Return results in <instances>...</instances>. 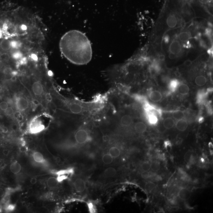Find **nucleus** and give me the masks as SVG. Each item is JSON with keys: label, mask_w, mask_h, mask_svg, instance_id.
Segmentation results:
<instances>
[{"label": "nucleus", "mask_w": 213, "mask_h": 213, "mask_svg": "<svg viewBox=\"0 0 213 213\" xmlns=\"http://www.w3.org/2000/svg\"><path fill=\"white\" fill-rule=\"evenodd\" d=\"M171 144L170 142L167 140V141H165L164 142V147L166 148H167L168 147H171Z\"/></svg>", "instance_id": "nucleus-40"}, {"label": "nucleus", "mask_w": 213, "mask_h": 213, "mask_svg": "<svg viewBox=\"0 0 213 213\" xmlns=\"http://www.w3.org/2000/svg\"><path fill=\"white\" fill-rule=\"evenodd\" d=\"M14 117L16 119H17L18 121H22L23 120V116L22 115L21 112L19 111H17L14 113Z\"/></svg>", "instance_id": "nucleus-31"}, {"label": "nucleus", "mask_w": 213, "mask_h": 213, "mask_svg": "<svg viewBox=\"0 0 213 213\" xmlns=\"http://www.w3.org/2000/svg\"><path fill=\"white\" fill-rule=\"evenodd\" d=\"M10 168L12 173L13 174H17L20 172L22 170V166L19 163L15 162L11 164Z\"/></svg>", "instance_id": "nucleus-18"}, {"label": "nucleus", "mask_w": 213, "mask_h": 213, "mask_svg": "<svg viewBox=\"0 0 213 213\" xmlns=\"http://www.w3.org/2000/svg\"><path fill=\"white\" fill-rule=\"evenodd\" d=\"M141 177L144 179H147L150 177V172L147 171H144L141 174Z\"/></svg>", "instance_id": "nucleus-34"}, {"label": "nucleus", "mask_w": 213, "mask_h": 213, "mask_svg": "<svg viewBox=\"0 0 213 213\" xmlns=\"http://www.w3.org/2000/svg\"><path fill=\"white\" fill-rule=\"evenodd\" d=\"M180 84L179 81L176 79L171 80L168 84V89L170 92L172 93L175 92L177 89Z\"/></svg>", "instance_id": "nucleus-16"}, {"label": "nucleus", "mask_w": 213, "mask_h": 213, "mask_svg": "<svg viewBox=\"0 0 213 213\" xmlns=\"http://www.w3.org/2000/svg\"><path fill=\"white\" fill-rule=\"evenodd\" d=\"M207 79L204 76L200 75L196 77L195 79V83L197 86H202L207 83Z\"/></svg>", "instance_id": "nucleus-23"}, {"label": "nucleus", "mask_w": 213, "mask_h": 213, "mask_svg": "<svg viewBox=\"0 0 213 213\" xmlns=\"http://www.w3.org/2000/svg\"><path fill=\"white\" fill-rule=\"evenodd\" d=\"M74 138L77 143L82 144L85 143L88 140V133L86 130H79L75 133Z\"/></svg>", "instance_id": "nucleus-3"}, {"label": "nucleus", "mask_w": 213, "mask_h": 213, "mask_svg": "<svg viewBox=\"0 0 213 213\" xmlns=\"http://www.w3.org/2000/svg\"><path fill=\"white\" fill-rule=\"evenodd\" d=\"M176 127L178 130L184 132L188 128V122L186 120L183 119L178 120L176 124Z\"/></svg>", "instance_id": "nucleus-12"}, {"label": "nucleus", "mask_w": 213, "mask_h": 213, "mask_svg": "<svg viewBox=\"0 0 213 213\" xmlns=\"http://www.w3.org/2000/svg\"><path fill=\"white\" fill-rule=\"evenodd\" d=\"M195 3L206 9H211L212 7L213 0H193Z\"/></svg>", "instance_id": "nucleus-14"}, {"label": "nucleus", "mask_w": 213, "mask_h": 213, "mask_svg": "<svg viewBox=\"0 0 213 213\" xmlns=\"http://www.w3.org/2000/svg\"><path fill=\"white\" fill-rule=\"evenodd\" d=\"M148 96L152 101L155 102L160 101L162 98V94L159 91H156L150 92L148 94Z\"/></svg>", "instance_id": "nucleus-11"}, {"label": "nucleus", "mask_w": 213, "mask_h": 213, "mask_svg": "<svg viewBox=\"0 0 213 213\" xmlns=\"http://www.w3.org/2000/svg\"><path fill=\"white\" fill-rule=\"evenodd\" d=\"M168 56H169V58L171 59H174L177 57L176 55L171 53H169V55Z\"/></svg>", "instance_id": "nucleus-41"}, {"label": "nucleus", "mask_w": 213, "mask_h": 213, "mask_svg": "<svg viewBox=\"0 0 213 213\" xmlns=\"http://www.w3.org/2000/svg\"><path fill=\"white\" fill-rule=\"evenodd\" d=\"M104 174L106 177H113L116 174L117 171L115 168L113 167H109L105 170Z\"/></svg>", "instance_id": "nucleus-24"}, {"label": "nucleus", "mask_w": 213, "mask_h": 213, "mask_svg": "<svg viewBox=\"0 0 213 213\" xmlns=\"http://www.w3.org/2000/svg\"><path fill=\"white\" fill-rule=\"evenodd\" d=\"M102 160L105 164H110L113 162V158L109 154H106L103 155Z\"/></svg>", "instance_id": "nucleus-28"}, {"label": "nucleus", "mask_w": 213, "mask_h": 213, "mask_svg": "<svg viewBox=\"0 0 213 213\" xmlns=\"http://www.w3.org/2000/svg\"><path fill=\"white\" fill-rule=\"evenodd\" d=\"M33 158L34 161L37 163L42 164L45 161L44 155L39 152H37L34 153Z\"/></svg>", "instance_id": "nucleus-19"}, {"label": "nucleus", "mask_w": 213, "mask_h": 213, "mask_svg": "<svg viewBox=\"0 0 213 213\" xmlns=\"http://www.w3.org/2000/svg\"><path fill=\"white\" fill-rule=\"evenodd\" d=\"M73 184L76 191L78 192H82L86 188L85 181L82 179L77 178L74 181Z\"/></svg>", "instance_id": "nucleus-8"}, {"label": "nucleus", "mask_w": 213, "mask_h": 213, "mask_svg": "<svg viewBox=\"0 0 213 213\" xmlns=\"http://www.w3.org/2000/svg\"><path fill=\"white\" fill-rule=\"evenodd\" d=\"M178 173L179 175H180L181 178L185 176L186 175L187 173L182 168H180L178 169Z\"/></svg>", "instance_id": "nucleus-37"}, {"label": "nucleus", "mask_w": 213, "mask_h": 213, "mask_svg": "<svg viewBox=\"0 0 213 213\" xmlns=\"http://www.w3.org/2000/svg\"><path fill=\"white\" fill-rule=\"evenodd\" d=\"M204 121V119L203 118H202V117H201V118H200L199 119V122L200 123H202L203 122V121Z\"/></svg>", "instance_id": "nucleus-51"}, {"label": "nucleus", "mask_w": 213, "mask_h": 213, "mask_svg": "<svg viewBox=\"0 0 213 213\" xmlns=\"http://www.w3.org/2000/svg\"><path fill=\"white\" fill-rule=\"evenodd\" d=\"M159 59L161 60H164L165 59V56L163 55H160V57H159Z\"/></svg>", "instance_id": "nucleus-49"}, {"label": "nucleus", "mask_w": 213, "mask_h": 213, "mask_svg": "<svg viewBox=\"0 0 213 213\" xmlns=\"http://www.w3.org/2000/svg\"><path fill=\"white\" fill-rule=\"evenodd\" d=\"M177 89L179 93L182 95H186L189 92V86L186 84L184 83L180 84Z\"/></svg>", "instance_id": "nucleus-17"}, {"label": "nucleus", "mask_w": 213, "mask_h": 213, "mask_svg": "<svg viewBox=\"0 0 213 213\" xmlns=\"http://www.w3.org/2000/svg\"><path fill=\"white\" fill-rule=\"evenodd\" d=\"M166 23L168 27L173 29L176 27L178 24V19L174 13H171L168 14L166 19Z\"/></svg>", "instance_id": "nucleus-7"}, {"label": "nucleus", "mask_w": 213, "mask_h": 213, "mask_svg": "<svg viewBox=\"0 0 213 213\" xmlns=\"http://www.w3.org/2000/svg\"><path fill=\"white\" fill-rule=\"evenodd\" d=\"M31 89L34 94L37 97H41L44 94V89L40 81H34L31 86Z\"/></svg>", "instance_id": "nucleus-5"}, {"label": "nucleus", "mask_w": 213, "mask_h": 213, "mask_svg": "<svg viewBox=\"0 0 213 213\" xmlns=\"http://www.w3.org/2000/svg\"><path fill=\"white\" fill-rule=\"evenodd\" d=\"M156 187V185L152 182H147L145 185V189L148 193H150Z\"/></svg>", "instance_id": "nucleus-29"}, {"label": "nucleus", "mask_w": 213, "mask_h": 213, "mask_svg": "<svg viewBox=\"0 0 213 213\" xmlns=\"http://www.w3.org/2000/svg\"><path fill=\"white\" fill-rule=\"evenodd\" d=\"M59 183L57 178L55 177L49 178L47 181V185L49 188L51 189L56 188L58 186V183Z\"/></svg>", "instance_id": "nucleus-21"}, {"label": "nucleus", "mask_w": 213, "mask_h": 213, "mask_svg": "<svg viewBox=\"0 0 213 213\" xmlns=\"http://www.w3.org/2000/svg\"><path fill=\"white\" fill-rule=\"evenodd\" d=\"M12 43L9 39L4 38L0 41V50L7 52L11 49Z\"/></svg>", "instance_id": "nucleus-9"}, {"label": "nucleus", "mask_w": 213, "mask_h": 213, "mask_svg": "<svg viewBox=\"0 0 213 213\" xmlns=\"http://www.w3.org/2000/svg\"><path fill=\"white\" fill-rule=\"evenodd\" d=\"M34 104H35L36 105H38V104H39L38 101H37L36 100H35V101H34Z\"/></svg>", "instance_id": "nucleus-52"}, {"label": "nucleus", "mask_w": 213, "mask_h": 213, "mask_svg": "<svg viewBox=\"0 0 213 213\" xmlns=\"http://www.w3.org/2000/svg\"><path fill=\"white\" fill-rule=\"evenodd\" d=\"M141 167L142 171H148L150 169V163L148 161H145L142 164Z\"/></svg>", "instance_id": "nucleus-30"}, {"label": "nucleus", "mask_w": 213, "mask_h": 213, "mask_svg": "<svg viewBox=\"0 0 213 213\" xmlns=\"http://www.w3.org/2000/svg\"><path fill=\"white\" fill-rule=\"evenodd\" d=\"M208 93L205 91L201 90L198 92L196 96V100L199 104H202L205 101Z\"/></svg>", "instance_id": "nucleus-13"}, {"label": "nucleus", "mask_w": 213, "mask_h": 213, "mask_svg": "<svg viewBox=\"0 0 213 213\" xmlns=\"http://www.w3.org/2000/svg\"><path fill=\"white\" fill-rule=\"evenodd\" d=\"M4 64L3 61L0 59V70H1L4 67Z\"/></svg>", "instance_id": "nucleus-44"}, {"label": "nucleus", "mask_w": 213, "mask_h": 213, "mask_svg": "<svg viewBox=\"0 0 213 213\" xmlns=\"http://www.w3.org/2000/svg\"><path fill=\"white\" fill-rule=\"evenodd\" d=\"M159 159L160 160H164L165 159V155L163 154H160L159 156Z\"/></svg>", "instance_id": "nucleus-45"}, {"label": "nucleus", "mask_w": 213, "mask_h": 213, "mask_svg": "<svg viewBox=\"0 0 213 213\" xmlns=\"http://www.w3.org/2000/svg\"><path fill=\"white\" fill-rule=\"evenodd\" d=\"M160 167H161L160 163L157 160H154L152 161L151 163L150 164V168L153 171H158L160 169Z\"/></svg>", "instance_id": "nucleus-27"}, {"label": "nucleus", "mask_w": 213, "mask_h": 213, "mask_svg": "<svg viewBox=\"0 0 213 213\" xmlns=\"http://www.w3.org/2000/svg\"><path fill=\"white\" fill-rule=\"evenodd\" d=\"M191 192L187 188H181L178 192V196L181 200L186 201L190 198Z\"/></svg>", "instance_id": "nucleus-10"}, {"label": "nucleus", "mask_w": 213, "mask_h": 213, "mask_svg": "<svg viewBox=\"0 0 213 213\" xmlns=\"http://www.w3.org/2000/svg\"><path fill=\"white\" fill-rule=\"evenodd\" d=\"M200 161H201V162L202 163H204L205 162V160L204 158H201L200 159Z\"/></svg>", "instance_id": "nucleus-50"}, {"label": "nucleus", "mask_w": 213, "mask_h": 213, "mask_svg": "<svg viewBox=\"0 0 213 213\" xmlns=\"http://www.w3.org/2000/svg\"><path fill=\"white\" fill-rule=\"evenodd\" d=\"M192 64V61L190 60H186L184 62V65L186 66L189 67Z\"/></svg>", "instance_id": "nucleus-39"}, {"label": "nucleus", "mask_w": 213, "mask_h": 213, "mask_svg": "<svg viewBox=\"0 0 213 213\" xmlns=\"http://www.w3.org/2000/svg\"><path fill=\"white\" fill-rule=\"evenodd\" d=\"M109 154L113 158H118L120 155V151L117 147H112L109 149Z\"/></svg>", "instance_id": "nucleus-25"}, {"label": "nucleus", "mask_w": 213, "mask_h": 213, "mask_svg": "<svg viewBox=\"0 0 213 213\" xmlns=\"http://www.w3.org/2000/svg\"><path fill=\"white\" fill-rule=\"evenodd\" d=\"M59 48L62 54L73 64L85 65L92 59L91 42L80 30H71L64 34L60 41Z\"/></svg>", "instance_id": "nucleus-1"}, {"label": "nucleus", "mask_w": 213, "mask_h": 213, "mask_svg": "<svg viewBox=\"0 0 213 213\" xmlns=\"http://www.w3.org/2000/svg\"><path fill=\"white\" fill-rule=\"evenodd\" d=\"M134 129L137 133L141 134L145 133L147 130V126L144 123L139 122L135 125Z\"/></svg>", "instance_id": "nucleus-15"}, {"label": "nucleus", "mask_w": 213, "mask_h": 213, "mask_svg": "<svg viewBox=\"0 0 213 213\" xmlns=\"http://www.w3.org/2000/svg\"><path fill=\"white\" fill-rule=\"evenodd\" d=\"M9 107V104L6 101H3L0 103V109L4 111Z\"/></svg>", "instance_id": "nucleus-33"}, {"label": "nucleus", "mask_w": 213, "mask_h": 213, "mask_svg": "<svg viewBox=\"0 0 213 213\" xmlns=\"http://www.w3.org/2000/svg\"><path fill=\"white\" fill-rule=\"evenodd\" d=\"M4 113L7 115L11 116L14 114V110L12 107H8L6 110L4 111Z\"/></svg>", "instance_id": "nucleus-35"}, {"label": "nucleus", "mask_w": 213, "mask_h": 213, "mask_svg": "<svg viewBox=\"0 0 213 213\" xmlns=\"http://www.w3.org/2000/svg\"><path fill=\"white\" fill-rule=\"evenodd\" d=\"M196 157H195L193 154H192L190 158L189 159V161H188V164L189 165V166H191V165L195 164L196 163Z\"/></svg>", "instance_id": "nucleus-32"}, {"label": "nucleus", "mask_w": 213, "mask_h": 213, "mask_svg": "<svg viewBox=\"0 0 213 213\" xmlns=\"http://www.w3.org/2000/svg\"><path fill=\"white\" fill-rule=\"evenodd\" d=\"M181 179L184 182H190L191 180V178L188 174H187L186 175L183 177L181 178Z\"/></svg>", "instance_id": "nucleus-38"}, {"label": "nucleus", "mask_w": 213, "mask_h": 213, "mask_svg": "<svg viewBox=\"0 0 213 213\" xmlns=\"http://www.w3.org/2000/svg\"><path fill=\"white\" fill-rule=\"evenodd\" d=\"M14 208V207L13 205L9 206V207H8V209L10 211H12L13 210Z\"/></svg>", "instance_id": "nucleus-46"}, {"label": "nucleus", "mask_w": 213, "mask_h": 213, "mask_svg": "<svg viewBox=\"0 0 213 213\" xmlns=\"http://www.w3.org/2000/svg\"><path fill=\"white\" fill-rule=\"evenodd\" d=\"M45 96H46V99L47 101H50L52 100V97H51V95H50L49 94H47Z\"/></svg>", "instance_id": "nucleus-43"}, {"label": "nucleus", "mask_w": 213, "mask_h": 213, "mask_svg": "<svg viewBox=\"0 0 213 213\" xmlns=\"http://www.w3.org/2000/svg\"><path fill=\"white\" fill-rule=\"evenodd\" d=\"M4 194V190L1 188H0V197L3 196Z\"/></svg>", "instance_id": "nucleus-47"}, {"label": "nucleus", "mask_w": 213, "mask_h": 213, "mask_svg": "<svg viewBox=\"0 0 213 213\" xmlns=\"http://www.w3.org/2000/svg\"><path fill=\"white\" fill-rule=\"evenodd\" d=\"M193 154V152L191 151H188L187 152V153H186V154H185L184 155V160L186 162H187V163H188V161H189V158H190L191 156L192 155V154Z\"/></svg>", "instance_id": "nucleus-36"}, {"label": "nucleus", "mask_w": 213, "mask_h": 213, "mask_svg": "<svg viewBox=\"0 0 213 213\" xmlns=\"http://www.w3.org/2000/svg\"><path fill=\"white\" fill-rule=\"evenodd\" d=\"M15 103L16 108L19 112H24L29 108V101L24 97H17L15 101Z\"/></svg>", "instance_id": "nucleus-4"}, {"label": "nucleus", "mask_w": 213, "mask_h": 213, "mask_svg": "<svg viewBox=\"0 0 213 213\" xmlns=\"http://www.w3.org/2000/svg\"><path fill=\"white\" fill-rule=\"evenodd\" d=\"M9 150H5L3 151V154H4V155H8L9 154Z\"/></svg>", "instance_id": "nucleus-48"}, {"label": "nucleus", "mask_w": 213, "mask_h": 213, "mask_svg": "<svg viewBox=\"0 0 213 213\" xmlns=\"http://www.w3.org/2000/svg\"><path fill=\"white\" fill-rule=\"evenodd\" d=\"M37 179L33 177L30 179V182L32 184H35L37 183Z\"/></svg>", "instance_id": "nucleus-42"}, {"label": "nucleus", "mask_w": 213, "mask_h": 213, "mask_svg": "<svg viewBox=\"0 0 213 213\" xmlns=\"http://www.w3.org/2000/svg\"><path fill=\"white\" fill-rule=\"evenodd\" d=\"M169 53L174 54L177 56L182 51V46L180 42L178 40H174L171 43L169 47Z\"/></svg>", "instance_id": "nucleus-6"}, {"label": "nucleus", "mask_w": 213, "mask_h": 213, "mask_svg": "<svg viewBox=\"0 0 213 213\" xmlns=\"http://www.w3.org/2000/svg\"><path fill=\"white\" fill-rule=\"evenodd\" d=\"M41 117L34 118L30 122L29 126V131L31 134H37L44 131L45 126Z\"/></svg>", "instance_id": "nucleus-2"}, {"label": "nucleus", "mask_w": 213, "mask_h": 213, "mask_svg": "<svg viewBox=\"0 0 213 213\" xmlns=\"http://www.w3.org/2000/svg\"><path fill=\"white\" fill-rule=\"evenodd\" d=\"M172 116L176 120H178L183 119L184 117V113L182 111L176 110L172 113Z\"/></svg>", "instance_id": "nucleus-26"}, {"label": "nucleus", "mask_w": 213, "mask_h": 213, "mask_svg": "<svg viewBox=\"0 0 213 213\" xmlns=\"http://www.w3.org/2000/svg\"><path fill=\"white\" fill-rule=\"evenodd\" d=\"M175 124L174 120L170 117H168L165 119L163 122L164 127L166 129H171L173 128Z\"/></svg>", "instance_id": "nucleus-22"}, {"label": "nucleus", "mask_w": 213, "mask_h": 213, "mask_svg": "<svg viewBox=\"0 0 213 213\" xmlns=\"http://www.w3.org/2000/svg\"><path fill=\"white\" fill-rule=\"evenodd\" d=\"M191 38L190 33L187 31H183L179 35L178 38L180 41L183 42H186Z\"/></svg>", "instance_id": "nucleus-20"}]
</instances>
